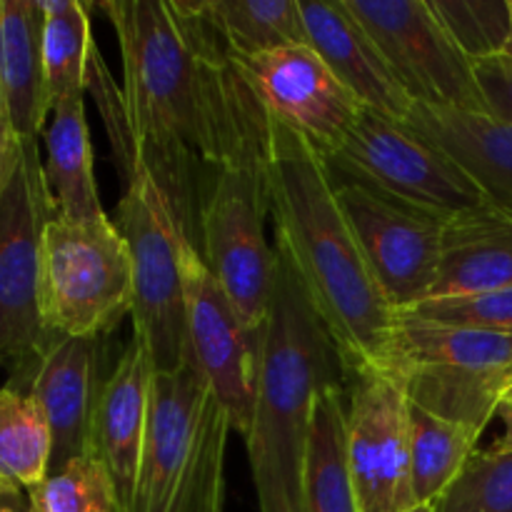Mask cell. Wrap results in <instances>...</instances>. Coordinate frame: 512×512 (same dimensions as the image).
<instances>
[{
	"label": "cell",
	"mask_w": 512,
	"mask_h": 512,
	"mask_svg": "<svg viewBox=\"0 0 512 512\" xmlns=\"http://www.w3.org/2000/svg\"><path fill=\"white\" fill-rule=\"evenodd\" d=\"M512 288V213L493 203L448 220L433 298Z\"/></svg>",
	"instance_id": "ffe728a7"
},
{
	"label": "cell",
	"mask_w": 512,
	"mask_h": 512,
	"mask_svg": "<svg viewBox=\"0 0 512 512\" xmlns=\"http://www.w3.org/2000/svg\"><path fill=\"white\" fill-rule=\"evenodd\" d=\"M30 512H118L113 485L103 465L93 458H75L28 490Z\"/></svg>",
	"instance_id": "83f0119b"
},
{
	"label": "cell",
	"mask_w": 512,
	"mask_h": 512,
	"mask_svg": "<svg viewBox=\"0 0 512 512\" xmlns=\"http://www.w3.org/2000/svg\"><path fill=\"white\" fill-rule=\"evenodd\" d=\"M308 45L325 60L335 78L358 98L363 108L395 120H408V98L368 30L348 10L345 0H300Z\"/></svg>",
	"instance_id": "ac0fdd59"
},
{
	"label": "cell",
	"mask_w": 512,
	"mask_h": 512,
	"mask_svg": "<svg viewBox=\"0 0 512 512\" xmlns=\"http://www.w3.org/2000/svg\"><path fill=\"white\" fill-rule=\"evenodd\" d=\"M230 430L188 358L173 373H155L133 512H223Z\"/></svg>",
	"instance_id": "277c9868"
},
{
	"label": "cell",
	"mask_w": 512,
	"mask_h": 512,
	"mask_svg": "<svg viewBox=\"0 0 512 512\" xmlns=\"http://www.w3.org/2000/svg\"><path fill=\"white\" fill-rule=\"evenodd\" d=\"M335 193L390 308L400 315L428 300L440 270L443 220L345 180H335Z\"/></svg>",
	"instance_id": "4fadbf2b"
},
{
	"label": "cell",
	"mask_w": 512,
	"mask_h": 512,
	"mask_svg": "<svg viewBox=\"0 0 512 512\" xmlns=\"http://www.w3.org/2000/svg\"><path fill=\"white\" fill-rule=\"evenodd\" d=\"M235 65L265 115L308 140L323 158L343 145L363 110L308 43L240 58Z\"/></svg>",
	"instance_id": "9a60e30c"
},
{
	"label": "cell",
	"mask_w": 512,
	"mask_h": 512,
	"mask_svg": "<svg viewBox=\"0 0 512 512\" xmlns=\"http://www.w3.org/2000/svg\"><path fill=\"white\" fill-rule=\"evenodd\" d=\"M435 512H512V450H475Z\"/></svg>",
	"instance_id": "f1b7e54d"
},
{
	"label": "cell",
	"mask_w": 512,
	"mask_h": 512,
	"mask_svg": "<svg viewBox=\"0 0 512 512\" xmlns=\"http://www.w3.org/2000/svg\"><path fill=\"white\" fill-rule=\"evenodd\" d=\"M415 105L485 113L475 65L455 45L430 0H345Z\"/></svg>",
	"instance_id": "8fae6325"
},
{
	"label": "cell",
	"mask_w": 512,
	"mask_h": 512,
	"mask_svg": "<svg viewBox=\"0 0 512 512\" xmlns=\"http://www.w3.org/2000/svg\"><path fill=\"white\" fill-rule=\"evenodd\" d=\"M265 160L213 170L198 208V253L245 323L263 328L278 278V253L268 243Z\"/></svg>",
	"instance_id": "30bf717a"
},
{
	"label": "cell",
	"mask_w": 512,
	"mask_h": 512,
	"mask_svg": "<svg viewBox=\"0 0 512 512\" xmlns=\"http://www.w3.org/2000/svg\"><path fill=\"white\" fill-rule=\"evenodd\" d=\"M0 93L10 133L38 140L50 118L38 0H0Z\"/></svg>",
	"instance_id": "44dd1931"
},
{
	"label": "cell",
	"mask_w": 512,
	"mask_h": 512,
	"mask_svg": "<svg viewBox=\"0 0 512 512\" xmlns=\"http://www.w3.org/2000/svg\"><path fill=\"white\" fill-rule=\"evenodd\" d=\"M345 450L360 512H408L410 488L408 393L395 373L353 375Z\"/></svg>",
	"instance_id": "5bb4252c"
},
{
	"label": "cell",
	"mask_w": 512,
	"mask_h": 512,
	"mask_svg": "<svg viewBox=\"0 0 512 512\" xmlns=\"http://www.w3.org/2000/svg\"><path fill=\"white\" fill-rule=\"evenodd\" d=\"M410 488L415 505H435L478 450L480 433L408 400Z\"/></svg>",
	"instance_id": "cb8c5ba5"
},
{
	"label": "cell",
	"mask_w": 512,
	"mask_h": 512,
	"mask_svg": "<svg viewBox=\"0 0 512 512\" xmlns=\"http://www.w3.org/2000/svg\"><path fill=\"white\" fill-rule=\"evenodd\" d=\"M393 373L410 403L483 435L512 390V333L398 315Z\"/></svg>",
	"instance_id": "8992f818"
},
{
	"label": "cell",
	"mask_w": 512,
	"mask_h": 512,
	"mask_svg": "<svg viewBox=\"0 0 512 512\" xmlns=\"http://www.w3.org/2000/svg\"><path fill=\"white\" fill-rule=\"evenodd\" d=\"M153 363L138 338H130L103 385L93 423V458L103 465L118 512H133L140 458L148 435Z\"/></svg>",
	"instance_id": "e0dca14e"
},
{
	"label": "cell",
	"mask_w": 512,
	"mask_h": 512,
	"mask_svg": "<svg viewBox=\"0 0 512 512\" xmlns=\"http://www.w3.org/2000/svg\"><path fill=\"white\" fill-rule=\"evenodd\" d=\"M185 280V358L195 365L223 408L230 428L250 435L258 398L263 328L245 323L225 290L188 243L183 253Z\"/></svg>",
	"instance_id": "7c38bea8"
},
{
	"label": "cell",
	"mask_w": 512,
	"mask_h": 512,
	"mask_svg": "<svg viewBox=\"0 0 512 512\" xmlns=\"http://www.w3.org/2000/svg\"><path fill=\"white\" fill-rule=\"evenodd\" d=\"M508 8H510V33H508V43H505V53L508 58H512V0H508Z\"/></svg>",
	"instance_id": "8d00e7d4"
},
{
	"label": "cell",
	"mask_w": 512,
	"mask_h": 512,
	"mask_svg": "<svg viewBox=\"0 0 512 512\" xmlns=\"http://www.w3.org/2000/svg\"><path fill=\"white\" fill-rule=\"evenodd\" d=\"M205 13L233 60L308 43L300 0L205 3Z\"/></svg>",
	"instance_id": "484cf974"
},
{
	"label": "cell",
	"mask_w": 512,
	"mask_h": 512,
	"mask_svg": "<svg viewBox=\"0 0 512 512\" xmlns=\"http://www.w3.org/2000/svg\"><path fill=\"white\" fill-rule=\"evenodd\" d=\"M43 10V70L50 110L68 95L88 90L93 53L90 5L78 0H38Z\"/></svg>",
	"instance_id": "d4e9b609"
},
{
	"label": "cell",
	"mask_w": 512,
	"mask_h": 512,
	"mask_svg": "<svg viewBox=\"0 0 512 512\" xmlns=\"http://www.w3.org/2000/svg\"><path fill=\"white\" fill-rule=\"evenodd\" d=\"M475 78L483 90L488 115L512 123V58L495 55V58L475 63Z\"/></svg>",
	"instance_id": "1f68e13d"
},
{
	"label": "cell",
	"mask_w": 512,
	"mask_h": 512,
	"mask_svg": "<svg viewBox=\"0 0 512 512\" xmlns=\"http://www.w3.org/2000/svg\"><path fill=\"white\" fill-rule=\"evenodd\" d=\"M43 140V173L55 215L65 220L108 218L95 183L93 140L83 95H68L53 105Z\"/></svg>",
	"instance_id": "7402d4cb"
},
{
	"label": "cell",
	"mask_w": 512,
	"mask_h": 512,
	"mask_svg": "<svg viewBox=\"0 0 512 512\" xmlns=\"http://www.w3.org/2000/svg\"><path fill=\"white\" fill-rule=\"evenodd\" d=\"M265 188L275 250L303 285L350 378L370 370L393 373L398 313L370 273L323 155L275 120L265 153Z\"/></svg>",
	"instance_id": "7a4b0ae2"
},
{
	"label": "cell",
	"mask_w": 512,
	"mask_h": 512,
	"mask_svg": "<svg viewBox=\"0 0 512 512\" xmlns=\"http://www.w3.org/2000/svg\"><path fill=\"white\" fill-rule=\"evenodd\" d=\"M123 178L113 220L133 263V338L148 350L155 373H173L188 350L183 253L193 240L140 155L123 168Z\"/></svg>",
	"instance_id": "5b68a950"
},
{
	"label": "cell",
	"mask_w": 512,
	"mask_h": 512,
	"mask_svg": "<svg viewBox=\"0 0 512 512\" xmlns=\"http://www.w3.org/2000/svg\"><path fill=\"white\" fill-rule=\"evenodd\" d=\"M15 135L0 133V180H3V165H5V153H8V145Z\"/></svg>",
	"instance_id": "e575fe53"
},
{
	"label": "cell",
	"mask_w": 512,
	"mask_h": 512,
	"mask_svg": "<svg viewBox=\"0 0 512 512\" xmlns=\"http://www.w3.org/2000/svg\"><path fill=\"white\" fill-rule=\"evenodd\" d=\"M400 315L425 320V323L448 325V328L512 333V288L478 295H458V298L423 300V303Z\"/></svg>",
	"instance_id": "4dcf8cb0"
},
{
	"label": "cell",
	"mask_w": 512,
	"mask_h": 512,
	"mask_svg": "<svg viewBox=\"0 0 512 512\" xmlns=\"http://www.w3.org/2000/svg\"><path fill=\"white\" fill-rule=\"evenodd\" d=\"M0 133H10L8 118H5V105H3V93H0ZM13 135V133H10Z\"/></svg>",
	"instance_id": "d590c367"
},
{
	"label": "cell",
	"mask_w": 512,
	"mask_h": 512,
	"mask_svg": "<svg viewBox=\"0 0 512 512\" xmlns=\"http://www.w3.org/2000/svg\"><path fill=\"white\" fill-rule=\"evenodd\" d=\"M53 215L38 140L13 138L0 180V365L13 380L55 340L40 315V243Z\"/></svg>",
	"instance_id": "ba28073f"
},
{
	"label": "cell",
	"mask_w": 512,
	"mask_h": 512,
	"mask_svg": "<svg viewBox=\"0 0 512 512\" xmlns=\"http://www.w3.org/2000/svg\"><path fill=\"white\" fill-rule=\"evenodd\" d=\"M343 385L320 395L305 458V512H360L345 450Z\"/></svg>",
	"instance_id": "603a6c76"
},
{
	"label": "cell",
	"mask_w": 512,
	"mask_h": 512,
	"mask_svg": "<svg viewBox=\"0 0 512 512\" xmlns=\"http://www.w3.org/2000/svg\"><path fill=\"white\" fill-rule=\"evenodd\" d=\"M408 512H435V505H415Z\"/></svg>",
	"instance_id": "74e56055"
},
{
	"label": "cell",
	"mask_w": 512,
	"mask_h": 512,
	"mask_svg": "<svg viewBox=\"0 0 512 512\" xmlns=\"http://www.w3.org/2000/svg\"><path fill=\"white\" fill-rule=\"evenodd\" d=\"M323 160L335 180L355 183L443 223L488 203L448 155L408 123L378 110H360L343 145Z\"/></svg>",
	"instance_id": "9c48e42d"
},
{
	"label": "cell",
	"mask_w": 512,
	"mask_h": 512,
	"mask_svg": "<svg viewBox=\"0 0 512 512\" xmlns=\"http://www.w3.org/2000/svg\"><path fill=\"white\" fill-rule=\"evenodd\" d=\"M0 512H30L28 493L25 490L0 488Z\"/></svg>",
	"instance_id": "d6a6232c"
},
{
	"label": "cell",
	"mask_w": 512,
	"mask_h": 512,
	"mask_svg": "<svg viewBox=\"0 0 512 512\" xmlns=\"http://www.w3.org/2000/svg\"><path fill=\"white\" fill-rule=\"evenodd\" d=\"M133 313V263L115 220L53 215L40 243V315L53 338H105Z\"/></svg>",
	"instance_id": "52a82bcc"
},
{
	"label": "cell",
	"mask_w": 512,
	"mask_h": 512,
	"mask_svg": "<svg viewBox=\"0 0 512 512\" xmlns=\"http://www.w3.org/2000/svg\"><path fill=\"white\" fill-rule=\"evenodd\" d=\"M345 373L338 345L278 253L255 418L245 438L260 512H305V458L315 410L325 390L343 385Z\"/></svg>",
	"instance_id": "3957f363"
},
{
	"label": "cell",
	"mask_w": 512,
	"mask_h": 512,
	"mask_svg": "<svg viewBox=\"0 0 512 512\" xmlns=\"http://www.w3.org/2000/svg\"><path fill=\"white\" fill-rule=\"evenodd\" d=\"M53 438L38 403L23 390L0 388V488L33 490L50 473Z\"/></svg>",
	"instance_id": "4316f807"
},
{
	"label": "cell",
	"mask_w": 512,
	"mask_h": 512,
	"mask_svg": "<svg viewBox=\"0 0 512 512\" xmlns=\"http://www.w3.org/2000/svg\"><path fill=\"white\" fill-rule=\"evenodd\" d=\"M105 338H55L33 368L8 385L38 403L53 438L50 473L93 455V423L103 393Z\"/></svg>",
	"instance_id": "2e32d148"
},
{
	"label": "cell",
	"mask_w": 512,
	"mask_h": 512,
	"mask_svg": "<svg viewBox=\"0 0 512 512\" xmlns=\"http://www.w3.org/2000/svg\"><path fill=\"white\" fill-rule=\"evenodd\" d=\"M98 8L120 45V95L135 153L195 243L190 170L265 160L270 118L215 33L205 3L113 0Z\"/></svg>",
	"instance_id": "6da1fadb"
},
{
	"label": "cell",
	"mask_w": 512,
	"mask_h": 512,
	"mask_svg": "<svg viewBox=\"0 0 512 512\" xmlns=\"http://www.w3.org/2000/svg\"><path fill=\"white\" fill-rule=\"evenodd\" d=\"M405 123L448 155L488 203L512 213V123L430 105H413Z\"/></svg>",
	"instance_id": "d6986e66"
},
{
	"label": "cell",
	"mask_w": 512,
	"mask_h": 512,
	"mask_svg": "<svg viewBox=\"0 0 512 512\" xmlns=\"http://www.w3.org/2000/svg\"><path fill=\"white\" fill-rule=\"evenodd\" d=\"M508 398H512V390H510V393H508Z\"/></svg>",
	"instance_id": "f35d334b"
},
{
	"label": "cell",
	"mask_w": 512,
	"mask_h": 512,
	"mask_svg": "<svg viewBox=\"0 0 512 512\" xmlns=\"http://www.w3.org/2000/svg\"><path fill=\"white\" fill-rule=\"evenodd\" d=\"M498 418L503 420L505 430L493 445H498V448H503V450H512V398L503 400V405L498 408Z\"/></svg>",
	"instance_id": "836d02e7"
},
{
	"label": "cell",
	"mask_w": 512,
	"mask_h": 512,
	"mask_svg": "<svg viewBox=\"0 0 512 512\" xmlns=\"http://www.w3.org/2000/svg\"><path fill=\"white\" fill-rule=\"evenodd\" d=\"M435 15L470 63L505 53L510 33L508 0H430Z\"/></svg>",
	"instance_id": "f546056e"
}]
</instances>
